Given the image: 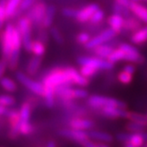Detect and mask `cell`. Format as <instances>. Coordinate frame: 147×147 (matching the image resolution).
Masks as SVG:
<instances>
[{
    "label": "cell",
    "instance_id": "cb8c5ba5",
    "mask_svg": "<svg viewBox=\"0 0 147 147\" xmlns=\"http://www.w3.org/2000/svg\"><path fill=\"white\" fill-rule=\"evenodd\" d=\"M42 64L41 57L35 56L31 59L27 67V73L28 76H35L37 73L38 69L40 68V66Z\"/></svg>",
    "mask_w": 147,
    "mask_h": 147
},
{
    "label": "cell",
    "instance_id": "2e32d148",
    "mask_svg": "<svg viewBox=\"0 0 147 147\" xmlns=\"http://www.w3.org/2000/svg\"><path fill=\"white\" fill-rule=\"evenodd\" d=\"M101 109L103 114L111 118H118V117L126 118V115H127L128 113V111H126L125 108H121L117 107H102Z\"/></svg>",
    "mask_w": 147,
    "mask_h": 147
},
{
    "label": "cell",
    "instance_id": "83f0119b",
    "mask_svg": "<svg viewBox=\"0 0 147 147\" xmlns=\"http://www.w3.org/2000/svg\"><path fill=\"white\" fill-rule=\"evenodd\" d=\"M30 52L35 56L42 57L45 52V45L43 41L38 40V41H33L32 45H31V50Z\"/></svg>",
    "mask_w": 147,
    "mask_h": 147
},
{
    "label": "cell",
    "instance_id": "ffe728a7",
    "mask_svg": "<svg viewBox=\"0 0 147 147\" xmlns=\"http://www.w3.org/2000/svg\"><path fill=\"white\" fill-rule=\"evenodd\" d=\"M131 42L136 45H141L147 42V25L136 29L131 36Z\"/></svg>",
    "mask_w": 147,
    "mask_h": 147
},
{
    "label": "cell",
    "instance_id": "d6986e66",
    "mask_svg": "<svg viewBox=\"0 0 147 147\" xmlns=\"http://www.w3.org/2000/svg\"><path fill=\"white\" fill-rule=\"evenodd\" d=\"M70 128L75 129L86 130L90 129L93 126V122L88 119H82V118H74L69 121Z\"/></svg>",
    "mask_w": 147,
    "mask_h": 147
},
{
    "label": "cell",
    "instance_id": "9a60e30c",
    "mask_svg": "<svg viewBox=\"0 0 147 147\" xmlns=\"http://www.w3.org/2000/svg\"><path fill=\"white\" fill-rule=\"evenodd\" d=\"M130 12L133 13L141 22L147 24V7L139 4L138 2H131L129 5Z\"/></svg>",
    "mask_w": 147,
    "mask_h": 147
},
{
    "label": "cell",
    "instance_id": "f1b7e54d",
    "mask_svg": "<svg viewBox=\"0 0 147 147\" xmlns=\"http://www.w3.org/2000/svg\"><path fill=\"white\" fill-rule=\"evenodd\" d=\"M141 27V20L136 18L129 17L128 19L124 20L123 29L129 30V31H136Z\"/></svg>",
    "mask_w": 147,
    "mask_h": 147
},
{
    "label": "cell",
    "instance_id": "ac0fdd59",
    "mask_svg": "<svg viewBox=\"0 0 147 147\" xmlns=\"http://www.w3.org/2000/svg\"><path fill=\"white\" fill-rule=\"evenodd\" d=\"M108 24L115 33H120L123 29L124 18L119 13H114L108 18Z\"/></svg>",
    "mask_w": 147,
    "mask_h": 147
},
{
    "label": "cell",
    "instance_id": "d6a6232c",
    "mask_svg": "<svg viewBox=\"0 0 147 147\" xmlns=\"http://www.w3.org/2000/svg\"><path fill=\"white\" fill-rule=\"evenodd\" d=\"M20 121H29L31 115V106L28 102L23 103V105L20 109Z\"/></svg>",
    "mask_w": 147,
    "mask_h": 147
},
{
    "label": "cell",
    "instance_id": "8d00e7d4",
    "mask_svg": "<svg viewBox=\"0 0 147 147\" xmlns=\"http://www.w3.org/2000/svg\"><path fill=\"white\" fill-rule=\"evenodd\" d=\"M104 17H105V13L98 8L97 11L94 12V13L91 15L90 22L93 24H98L104 20Z\"/></svg>",
    "mask_w": 147,
    "mask_h": 147
},
{
    "label": "cell",
    "instance_id": "ab89813d",
    "mask_svg": "<svg viewBox=\"0 0 147 147\" xmlns=\"http://www.w3.org/2000/svg\"><path fill=\"white\" fill-rule=\"evenodd\" d=\"M118 79L121 83H123V84H129L132 80V74L122 70V72L119 74Z\"/></svg>",
    "mask_w": 147,
    "mask_h": 147
},
{
    "label": "cell",
    "instance_id": "6da1fadb",
    "mask_svg": "<svg viewBox=\"0 0 147 147\" xmlns=\"http://www.w3.org/2000/svg\"><path fill=\"white\" fill-rule=\"evenodd\" d=\"M42 83L44 87H50L54 90L62 85L73 84L67 68H56L51 70L45 76Z\"/></svg>",
    "mask_w": 147,
    "mask_h": 147
},
{
    "label": "cell",
    "instance_id": "7402d4cb",
    "mask_svg": "<svg viewBox=\"0 0 147 147\" xmlns=\"http://www.w3.org/2000/svg\"><path fill=\"white\" fill-rule=\"evenodd\" d=\"M88 134H89L90 138L93 139V140L102 142V143H106V144H110L113 142V136L111 135H109L108 133H106V132L93 130V131L89 132Z\"/></svg>",
    "mask_w": 147,
    "mask_h": 147
},
{
    "label": "cell",
    "instance_id": "5bb4252c",
    "mask_svg": "<svg viewBox=\"0 0 147 147\" xmlns=\"http://www.w3.org/2000/svg\"><path fill=\"white\" fill-rule=\"evenodd\" d=\"M147 140V135L141 132H133L129 134L128 139L124 143L127 147H139L144 144V141Z\"/></svg>",
    "mask_w": 147,
    "mask_h": 147
},
{
    "label": "cell",
    "instance_id": "74e56055",
    "mask_svg": "<svg viewBox=\"0 0 147 147\" xmlns=\"http://www.w3.org/2000/svg\"><path fill=\"white\" fill-rule=\"evenodd\" d=\"M15 103V99L13 96L10 95H0V105L5 107H11L13 105H14Z\"/></svg>",
    "mask_w": 147,
    "mask_h": 147
},
{
    "label": "cell",
    "instance_id": "11a10c76",
    "mask_svg": "<svg viewBox=\"0 0 147 147\" xmlns=\"http://www.w3.org/2000/svg\"><path fill=\"white\" fill-rule=\"evenodd\" d=\"M146 116H147V115H146Z\"/></svg>",
    "mask_w": 147,
    "mask_h": 147
},
{
    "label": "cell",
    "instance_id": "8fae6325",
    "mask_svg": "<svg viewBox=\"0 0 147 147\" xmlns=\"http://www.w3.org/2000/svg\"><path fill=\"white\" fill-rule=\"evenodd\" d=\"M60 135L66 138H71L78 142L80 144H83L87 140L90 139L89 134L85 132V130H81V129H63L60 131Z\"/></svg>",
    "mask_w": 147,
    "mask_h": 147
},
{
    "label": "cell",
    "instance_id": "277c9868",
    "mask_svg": "<svg viewBox=\"0 0 147 147\" xmlns=\"http://www.w3.org/2000/svg\"><path fill=\"white\" fill-rule=\"evenodd\" d=\"M14 26L11 23L6 25L5 28L0 31V44L2 47L3 58L7 60L10 53L13 50V33Z\"/></svg>",
    "mask_w": 147,
    "mask_h": 147
},
{
    "label": "cell",
    "instance_id": "1f68e13d",
    "mask_svg": "<svg viewBox=\"0 0 147 147\" xmlns=\"http://www.w3.org/2000/svg\"><path fill=\"white\" fill-rule=\"evenodd\" d=\"M107 59L111 63H113V64H114V63H116L120 60L125 59V52L120 47L118 49H113Z\"/></svg>",
    "mask_w": 147,
    "mask_h": 147
},
{
    "label": "cell",
    "instance_id": "bcb514c9",
    "mask_svg": "<svg viewBox=\"0 0 147 147\" xmlns=\"http://www.w3.org/2000/svg\"><path fill=\"white\" fill-rule=\"evenodd\" d=\"M7 67H8L7 60L5 59L2 58L1 59H0V78L4 76Z\"/></svg>",
    "mask_w": 147,
    "mask_h": 147
},
{
    "label": "cell",
    "instance_id": "c3c4849f",
    "mask_svg": "<svg viewBox=\"0 0 147 147\" xmlns=\"http://www.w3.org/2000/svg\"><path fill=\"white\" fill-rule=\"evenodd\" d=\"M116 2L120 5H121L122 6L126 7V8H129V5L131 4V0H116Z\"/></svg>",
    "mask_w": 147,
    "mask_h": 147
},
{
    "label": "cell",
    "instance_id": "5b68a950",
    "mask_svg": "<svg viewBox=\"0 0 147 147\" xmlns=\"http://www.w3.org/2000/svg\"><path fill=\"white\" fill-rule=\"evenodd\" d=\"M88 104L93 108H102L105 107H117L121 108H126V104L124 102L113 98L99 95L90 96L88 98Z\"/></svg>",
    "mask_w": 147,
    "mask_h": 147
},
{
    "label": "cell",
    "instance_id": "f5cc1de1",
    "mask_svg": "<svg viewBox=\"0 0 147 147\" xmlns=\"http://www.w3.org/2000/svg\"><path fill=\"white\" fill-rule=\"evenodd\" d=\"M131 1H133V2H139V1H141V0H131Z\"/></svg>",
    "mask_w": 147,
    "mask_h": 147
},
{
    "label": "cell",
    "instance_id": "30bf717a",
    "mask_svg": "<svg viewBox=\"0 0 147 147\" xmlns=\"http://www.w3.org/2000/svg\"><path fill=\"white\" fill-rule=\"evenodd\" d=\"M114 31L112 28H107L103 30L101 33H99L98 35H97L96 36H94L92 38L90 39V41L85 45V47L87 49H93L96 46L107 43V42L110 41L111 39H113V37L115 36Z\"/></svg>",
    "mask_w": 147,
    "mask_h": 147
},
{
    "label": "cell",
    "instance_id": "44dd1931",
    "mask_svg": "<svg viewBox=\"0 0 147 147\" xmlns=\"http://www.w3.org/2000/svg\"><path fill=\"white\" fill-rule=\"evenodd\" d=\"M94 53L97 57H99L101 59H107L108 56L111 54V52L113 51V47L110 45H107V44H102V45H99L98 46H96L95 48L92 49Z\"/></svg>",
    "mask_w": 147,
    "mask_h": 147
},
{
    "label": "cell",
    "instance_id": "7bdbcfd3",
    "mask_svg": "<svg viewBox=\"0 0 147 147\" xmlns=\"http://www.w3.org/2000/svg\"><path fill=\"white\" fill-rule=\"evenodd\" d=\"M36 2V0H22L20 5H19V9L18 11H25V10H28V8H30Z\"/></svg>",
    "mask_w": 147,
    "mask_h": 147
},
{
    "label": "cell",
    "instance_id": "f6af8a7d",
    "mask_svg": "<svg viewBox=\"0 0 147 147\" xmlns=\"http://www.w3.org/2000/svg\"><path fill=\"white\" fill-rule=\"evenodd\" d=\"M77 11L78 10H76L74 8H64L62 10V13L63 15H65L66 17L68 18H76Z\"/></svg>",
    "mask_w": 147,
    "mask_h": 147
},
{
    "label": "cell",
    "instance_id": "d590c367",
    "mask_svg": "<svg viewBox=\"0 0 147 147\" xmlns=\"http://www.w3.org/2000/svg\"><path fill=\"white\" fill-rule=\"evenodd\" d=\"M6 2H7L6 0H0V31L3 30L5 22L7 19L6 11H5Z\"/></svg>",
    "mask_w": 147,
    "mask_h": 147
},
{
    "label": "cell",
    "instance_id": "7a4b0ae2",
    "mask_svg": "<svg viewBox=\"0 0 147 147\" xmlns=\"http://www.w3.org/2000/svg\"><path fill=\"white\" fill-rule=\"evenodd\" d=\"M55 95L63 99V101H71L76 98H85L89 94L83 89H73L70 85H62L55 89Z\"/></svg>",
    "mask_w": 147,
    "mask_h": 147
},
{
    "label": "cell",
    "instance_id": "e0dca14e",
    "mask_svg": "<svg viewBox=\"0 0 147 147\" xmlns=\"http://www.w3.org/2000/svg\"><path fill=\"white\" fill-rule=\"evenodd\" d=\"M68 74L70 76L72 83L74 84H77L79 86H86L89 83V80L88 78H86L85 76H83L80 72H78L76 69H75L74 67H67Z\"/></svg>",
    "mask_w": 147,
    "mask_h": 147
},
{
    "label": "cell",
    "instance_id": "ba28073f",
    "mask_svg": "<svg viewBox=\"0 0 147 147\" xmlns=\"http://www.w3.org/2000/svg\"><path fill=\"white\" fill-rule=\"evenodd\" d=\"M78 63L82 65H89L97 69L108 70L111 69L113 66V63L108 61L106 59H101L99 57H80L77 59Z\"/></svg>",
    "mask_w": 147,
    "mask_h": 147
},
{
    "label": "cell",
    "instance_id": "681fc988",
    "mask_svg": "<svg viewBox=\"0 0 147 147\" xmlns=\"http://www.w3.org/2000/svg\"><path fill=\"white\" fill-rule=\"evenodd\" d=\"M123 70L128 72V73H130L133 75V73L135 72V67L132 66V65H126L124 67H123Z\"/></svg>",
    "mask_w": 147,
    "mask_h": 147
},
{
    "label": "cell",
    "instance_id": "f907efd6",
    "mask_svg": "<svg viewBox=\"0 0 147 147\" xmlns=\"http://www.w3.org/2000/svg\"><path fill=\"white\" fill-rule=\"evenodd\" d=\"M7 111H8V109L6 108V107L0 105V115H5Z\"/></svg>",
    "mask_w": 147,
    "mask_h": 147
},
{
    "label": "cell",
    "instance_id": "d4e9b609",
    "mask_svg": "<svg viewBox=\"0 0 147 147\" xmlns=\"http://www.w3.org/2000/svg\"><path fill=\"white\" fill-rule=\"evenodd\" d=\"M22 2V0H8L5 5V11H6V16L7 19L11 18L13 15L16 14L19 9V5Z\"/></svg>",
    "mask_w": 147,
    "mask_h": 147
},
{
    "label": "cell",
    "instance_id": "836d02e7",
    "mask_svg": "<svg viewBox=\"0 0 147 147\" xmlns=\"http://www.w3.org/2000/svg\"><path fill=\"white\" fill-rule=\"evenodd\" d=\"M19 130H20V134L27 136L34 131V127L29 122V121H20Z\"/></svg>",
    "mask_w": 147,
    "mask_h": 147
},
{
    "label": "cell",
    "instance_id": "8992f818",
    "mask_svg": "<svg viewBox=\"0 0 147 147\" xmlns=\"http://www.w3.org/2000/svg\"><path fill=\"white\" fill-rule=\"evenodd\" d=\"M15 76L19 82H20L23 86L28 88L33 93L36 94L38 96L44 95V85L42 82H39L33 79H31L30 77H28L26 75V74H24L23 72H20V71L16 72Z\"/></svg>",
    "mask_w": 147,
    "mask_h": 147
},
{
    "label": "cell",
    "instance_id": "e575fe53",
    "mask_svg": "<svg viewBox=\"0 0 147 147\" xmlns=\"http://www.w3.org/2000/svg\"><path fill=\"white\" fill-rule=\"evenodd\" d=\"M98 69L93 67L91 66H89V65H82L80 73L83 76H85L86 78H89V77H91L95 75V74L98 72Z\"/></svg>",
    "mask_w": 147,
    "mask_h": 147
},
{
    "label": "cell",
    "instance_id": "f546056e",
    "mask_svg": "<svg viewBox=\"0 0 147 147\" xmlns=\"http://www.w3.org/2000/svg\"><path fill=\"white\" fill-rule=\"evenodd\" d=\"M126 118L129 119L130 121L136 122V123L144 125V126H147V116L146 115L133 113V112H128L127 115H126Z\"/></svg>",
    "mask_w": 147,
    "mask_h": 147
},
{
    "label": "cell",
    "instance_id": "7c38bea8",
    "mask_svg": "<svg viewBox=\"0 0 147 147\" xmlns=\"http://www.w3.org/2000/svg\"><path fill=\"white\" fill-rule=\"evenodd\" d=\"M121 49L123 50L125 52V60H128L130 62H136V63H142L143 58L138 49H136L134 46L129 44H121L119 46Z\"/></svg>",
    "mask_w": 147,
    "mask_h": 147
},
{
    "label": "cell",
    "instance_id": "60d3db41",
    "mask_svg": "<svg viewBox=\"0 0 147 147\" xmlns=\"http://www.w3.org/2000/svg\"><path fill=\"white\" fill-rule=\"evenodd\" d=\"M144 127L145 126H144V125L138 124L136 122H133V121H130L127 125V129L130 132H142V130L144 129Z\"/></svg>",
    "mask_w": 147,
    "mask_h": 147
},
{
    "label": "cell",
    "instance_id": "603a6c76",
    "mask_svg": "<svg viewBox=\"0 0 147 147\" xmlns=\"http://www.w3.org/2000/svg\"><path fill=\"white\" fill-rule=\"evenodd\" d=\"M55 13H56V8L54 5L47 6L44 19L42 20V26L44 28H50L51 26L52 22H53Z\"/></svg>",
    "mask_w": 147,
    "mask_h": 147
},
{
    "label": "cell",
    "instance_id": "484cf974",
    "mask_svg": "<svg viewBox=\"0 0 147 147\" xmlns=\"http://www.w3.org/2000/svg\"><path fill=\"white\" fill-rule=\"evenodd\" d=\"M19 58H20V50H13L7 59V65L10 70L14 71L19 64Z\"/></svg>",
    "mask_w": 147,
    "mask_h": 147
},
{
    "label": "cell",
    "instance_id": "db71d44e",
    "mask_svg": "<svg viewBox=\"0 0 147 147\" xmlns=\"http://www.w3.org/2000/svg\"><path fill=\"white\" fill-rule=\"evenodd\" d=\"M144 2H146V3H147V0H144Z\"/></svg>",
    "mask_w": 147,
    "mask_h": 147
},
{
    "label": "cell",
    "instance_id": "7dc6e473",
    "mask_svg": "<svg viewBox=\"0 0 147 147\" xmlns=\"http://www.w3.org/2000/svg\"><path fill=\"white\" fill-rule=\"evenodd\" d=\"M128 136H129V134H127V133H120V134H118L117 135V139L119 140V141H121V142H123V143H125L126 141H127V139H128Z\"/></svg>",
    "mask_w": 147,
    "mask_h": 147
},
{
    "label": "cell",
    "instance_id": "b9f144b4",
    "mask_svg": "<svg viewBox=\"0 0 147 147\" xmlns=\"http://www.w3.org/2000/svg\"><path fill=\"white\" fill-rule=\"evenodd\" d=\"M51 36L53 38L58 44H62L63 43V36L59 30L56 28H51Z\"/></svg>",
    "mask_w": 147,
    "mask_h": 147
},
{
    "label": "cell",
    "instance_id": "4fadbf2b",
    "mask_svg": "<svg viewBox=\"0 0 147 147\" xmlns=\"http://www.w3.org/2000/svg\"><path fill=\"white\" fill-rule=\"evenodd\" d=\"M98 9V5L97 4H90L87 6L82 8L81 10H78L76 19L80 22H89L91 15L94 13V12Z\"/></svg>",
    "mask_w": 147,
    "mask_h": 147
},
{
    "label": "cell",
    "instance_id": "4316f807",
    "mask_svg": "<svg viewBox=\"0 0 147 147\" xmlns=\"http://www.w3.org/2000/svg\"><path fill=\"white\" fill-rule=\"evenodd\" d=\"M45 104L48 107H52L55 103V90L50 87H44V95Z\"/></svg>",
    "mask_w": 147,
    "mask_h": 147
},
{
    "label": "cell",
    "instance_id": "9c48e42d",
    "mask_svg": "<svg viewBox=\"0 0 147 147\" xmlns=\"http://www.w3.org/2000/svg\"><path fill=\"white\" fill-rule=\"evenodd\" d=\"M5 115L8 118L10 126H11V129H10V132H9V136H10V138L15 139L20 135V130H19L20 122V111L15 110V109L8 110Z\"/></svg>",
    "mask_w": 147,
    "mask_h": 147
},
{
    "label": "cell",
    "instance_id": "816d5d0a",
    "mask_svg": "<svg viewBox=\"0 0 147 147\" xmlns=\"http://www.w3.org/2000/svg\"><path fill=\"white\" fill-rule=\"evenodd\" d=\"M56 146V143L53 141H51L47 144V147H55Z\"/></svg>",
    "mask_w": 147,
    "mask_h": 147
},
{
    "label": "cell",
    "instance_id": "3957f363",
    "mask_svg": "<svg viewBox=\"0 0 147 147\" xmlns=\"http://www.w3.org/2000/svg\"><path fill=\"white\" fill-rule=\"evenodd\" d=\"M31 27H32V22L27 16L20 18L16 27L22 36V45L27 51H30L31 45L33 42L31 38Z\"/></svg>",
    "mask_w": 147,
    "mask_h": 147
},
{
    "label": "cell",
    "instance_id": "52a82bcc",
    "mask_svg": "<svg viewBox=\"0 0 147 147\" xmlns=\"http://www.w3.org/2000/svg\"><path fill=\"white\" fill-rule=\"evenodd\" d=\"M47 5L44 2H38L33 5L30 8L29 12L27 15V17L31 20L32 24H35L36 26H42V20L44 19L45 13L46 12Z\"/></svg>",
    "mask_w": 147,
    "mask_h": 147
},
{
    "label": "cell",
    "instance_id": "ee69618b",
    "mask_svg": "<svg viewBox=\"0 0 147 147\" xmlns=\"http://www.w3.org/2000/svg\"><path fill=\"white\" fill-rule=\"evenodd\" d=\"M90 39V36L86 32H82L77 36V42L81 45H85Z\"/></svg>",
    "mask_w": 147,
    "mask_h": 147
},
{
    "label": "cell",
    "instance_id": "f35d334b",
    "mask_svg": "<svg viewBox=\"0 0 147 147\" xmlns=\"http://www.w3.org/2000/svg\"><path fill=\"white\" fill-rule=\"evenodd\" d=\"M113 12L115 13H119L122 16H129L130 10L129 8H126L122 6L121 5L118 4L117 2H115L113 5Z\"/></svg>",
    "mask_w": 147,
    "mask_h": 147
},
{
    "label": "cell",
    "instance_id": "4dcf8cb0",
    "mask_svg": "<svg viewBox=\"0 0 147 147\" xmlns=\"http://www.w3.org/2000/svg\"><path fill=\"white\" fill-rule=\"evenodd\" d=\"M0 85H1L5 90L9 92H14L17 90V84L16 82L8 77H1L0 78Z\"/></svg>",
    "mask_w": 147,
    "mask_h": 147
}]
</instances>
